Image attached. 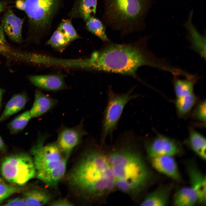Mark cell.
<instances>
[{
    "instance_id": "cell-11",
    "label": "cell",
    "mask_w": 206,
    "mask_h": 206,
    "mask_svg": "<svg viewBox=\"0 0 206 206\" xmlns=\"http://www.w3.org/2000/svg\"><path fill=\"white\" fill-rule=\"evenodd\" d=\"M187 170L190 179V187L195 192L198 202L205 205L206 199V178L195 163L192 161L187 163Z\"/></svg>"
},
{
    "instance_id": "cell-30",
    "label": "cell",
    "mask_w": 206,
    "mask_h": 206,
    "mask_svg": "<svg viewBox=\"0 0 206 206\" xmlns=\"http://www.w3.org/2000/svg\"><path fill=\"white\" fill-rule=\"evenodd\" d=\"M206 101L203 100L199 103L192 113V118L194 120L205 124Z\"/></svg>"
},
{
    "instance_id": "cell-14",
    "label": "cell",
    "mask_w": 206,
    "mask_h": 206,
    "mask_svg": "<svg viewBox=\"0 0 206 206\" xmlns=\"http://www.w3.org/2000/svg\"><path fill=\"white\" fill-rule=\"evenodd\" d=\"M193 11L190 12L187 20L184 23L183 26L186 30L191 48L205 59V36L200 34L192 23Z\"/></svg>"
},
{
    "instance_id": "cell-16",
    "label": "cell",
    "mask_w": 206,
    "mask_h": 206,
    "mask_svg": "<svg viewBox=\"0 0 206 206\" xmlns=\"http://www.w3.org/2000/svg\"><path fill=\"white\" fill-rule=\"evenodd\" d=\"M57 103L56 99L47 96L39 90H36L33 104L29 110L32 118L44 114L54 107Z\"/></svg>"
},
{
    "instance_id": "cell-19",
    "label": "cell",
    "mask_w": 206,
    "mask_h": 206,
    "mask_svg": "<svg viewBox=\"0 0 206 206\" xmlns=\"http://www.w3.org/2000/svg\"><path fill=\"white\" fill-rule=\"evenodd\" d=\"M98 0H77L72 11L73 16L86 21L89 17L95 16Z\"/></svg>"
},
{
    "instance_id": "cell-39",
    "label": "cell",
    "mask_w": 206,
    "mask_h": 206,
    "mask_svg": "<svg viewBox=\"0 0 206 206\" xmlns=\"http://www.w3.org/2000/svg\"><path fill=\"white\" fill-rule=\"evenodd\" d=\"M2 182H2V179H1V178L0 177V183H2Z\"/></svg>"
},
{
    "instance_id": "cell-9",
    "label": "cell",
    "mask_w": 206,
    "mask_h": 206,
    "mask_svg": "<svg viewBox=\"0 0 206 206\" xmlns=\"http://www.w3.org/2000/svg\"><path fill=\"white\" fill-rule=\"evenodd\" d=\"M83 120L73 128L62 127L58 132L56 142L62 152L69 157L75 148L79 144L82 137L87 134L83 128Z\"/></svg>"
},
{
    "instance_id": "cell-21",
    "label": "cell",
    "mask_w": 206,
    "mask_h": 206,
    "mask_svg": "<svg viewBox=\"0 0 206 206\" xmlns=\"http://www.w3.org/2000/svg\"><path fill=\"white\" fill-rule=\"evenodd\" d=\"M173 84L176 98L188 96L194 93L195 85L198 78L197 76L191 78L180 79L174 76Z\"/></svg>"
},
{
    "instance_id": "cell-23",
    "label": "cell",
    "mask_w": 206,
    "mask_h": 206,
    "mask_svg": "<svg viewBox=\"0 0 206 206\" xmlns=\"http://www.w3.org/2000/svg\"><path fill=\"white\" fill-rule=\"evenodd\" d=\"M188 144L192 150L202 159H206V140L201 134L193 129L190 130L188 138Z\"/></svg>"
},
{
    "instance_id": "cell-31",
    "label": "cell",
    "mask_w": 206,
    "mask_h": 206,
    "mask_svg": "<svg viewBox=\"0 0 206 206\" xmlns=\"http://www.w3.org/2000/svg\"><path fill=\"white\" fill-rule=\"evenodd\" d=\"M11 51L7 43L3 26L1 24L0 25V54L6 55Z\"/></svg>"
},
{
    "instance_id": "cell-26",
    "label": "cell",
    "mask_w": 206,
    "mask_h": 206,
    "mask_svg": "<svg viewBox=\"0 0 206 206\" xmlns=\"http://www.w3.org/2000/svg\"><path fill=\"white\" fill-rule=\"evenodd\" d=\"M32 118L29 110L18 115L8 124V128L11 134H14L23 130Z\"/></svg>"
},
{
    "instance_id": "cell-6",
    "label": "cell",
    "mask_w": 206,
    "mask_h": 206,
    "mask_svg": "<svg viewBox=\"0 0 206 206\" xmlns=\"http://www.w3.org/2000/svg\"><path fill=\"white\" fill-rule=\"evenodd\" d=\"M0 171L7 181L23 185L36 175L33 158L27 154L19 153L7 156L2 160Z\"/></svg>"
},
{
    "instance_id": "cell-12",
    "label": "cell",
    "mask_w": 206,
    "mask_h": 206,
    "mask_svg": "<svg viewBox=\"0 0 206 206\" xmlns=\"http://www.w3.org/2000/svg\"><path fill=\"white\" fill-rule=\"evenodd\" d=\"M148 158L152 167L158 172L174 180L180 179L177 165L173 156H162Z\"/></svg>"
},
{
    "instance_id": "cell-20",
    "label": "cell",
    "mask_w": 206,
    "mask_h": 206,
    "mask_svg": "<svg viewBox=\"0 0 206 206\" xmlns=\"http://www.w3.org/2000/svg\"><path fill=\"white\" fill-rule=\"evenodd\" d=\"M23 196L27 206L43 205L49 203L52 198L47 191L37 187L25 191Z\"/></svg>"
},
{
    "instance_id": "cell-32",
    "label": "cell",
    "mask_w": 206,
    "mask_h": 206,
    "mask_svg": "<svg viewBox=\"0 0 206 206\" xmlns=\"http://www.w3.org/2000/svg\"><path fill=\"white\" fill-rule=\"evenodd\" d=\"M3 205L5 206H27L24 198H15L8 200Z\"/></svg>"
},
{
    "instance_id": "cell-38",
    "label": "cell",
    "mask_w": 206,
    "mask_h": 206,
    "mask_svg": "<svg viewBox=\"0 0 206 206\" xmlns=\"http://www.w3.org/2000/svg\"><path fill=\"white\" fill-rule=\"evenodd\" d=\"M1 99H0V108L1 106Z\"/></svg>"
},
{
    "instance_id": "cell-37",
    "label": "cell",
    "mask_w": 206,
    "mask_h": 206,
    "mask_svg": "<svg viewBox=\"0 0 206 206\" xmlns=\"http://www.w3.org/2000/svg\"><path fill=\"white\" fill-rule=\"evenodd\" d=\"M4 90L0 88V99H1L2 96L4 93Z\"/></svg>"
},
{
    "instance_id": "cell-27",
    "label": "cell",
    "mask_w": 206,
    "mask_h": 206,
    "mask_svg": "<svg viewBox=\"0 0 206 206\" xmlns=\"http://www.w3.org/2000/svg\"><path fill=\"white\" fill-rule=\"evenodd\" d=\"M70 42L62 31L58 28L48 41L47 43L55 50L62 52Z\"/></svg>"
},
{
    "instance_id": "cell-3",
    "label": "cell",
    "mask_w": 206,
    "mask_h": 206,
    "mask_svg": "<svg viewBox=\"0 0 206 206\" xmlns=\"http://www.w3.org/2000/svg\"><path fill=\"white\" fill-rule=\"evenodd\" d=\"M108 159L119 190L136 195L144 188L150 177L141 156L130 144L112 152Z\"/></svg>"
},
{
    "instance_id": "cell-33",
    "label": "cell",
    "mask_w": 206,
    "mask_h": 206,
    "mask_svg": "<svg viewBox=\"0 0 206 206\" xmlns=\"http://www.w3.org/2000/svg\"><path fill=\"white\" fill-rule=\"evenodd\" d=\"M50 205L52 206H72L73 204L66 199H59L51 202Z\"/></svg>"
},
{
    "instance_id": "cell-35",
    "label": "cell",
    "mask_w": 206,
    "mask_h": 206,
    "mask_svg": "<svg viewBox=\"0 0 206 206\" xmlns=\"http://www.w3.org/2000/svg\"><path fill=\"white\" fill-rule=\"evenodd\" d=\"M6 149V145L0 136V151H4Z\"/></svg>"
},
{
    "instance_id": "cell-25",
    "label": "cell",
    "mask_w": 206,
    "mask_h": 206,
    "mask_svg": "<svg viewBox=\"0 0 206 206\" xmlns=\"http://www.w3.org/2000/svg\"><path fill=\"white\" fill-rule=\"evenodd\" d=\"M197 97L194 93L185 96L176 98L175 104L179 117H185L190 112L197 102Z\"/></svg>"
},
{
    "instance_id": "cell-34",
    "label": "cell",
    "mask_w": 206,
    "mask_h": 206,
    "mask_svg": "<svg viewBox=\"0 0 206 206\" xmlns=\"http://www.w3.org/2000/svg\"><path fill=\"white\" fill-rule=\"evenodd\" d=\"M15 5L18 9L22 11L25 10V0H17Z\"/></svg>"
},
{
    "instance_id": "cell-13",
    "label": "cell",
    "mask_w": 206,
    "mask_h": 206,
    "mask_svg": "<svg viewBox=\"0 0 206 206\" xmlns=\"http://www.w3.org/2000/svg\"><path fill=\"white\" fill-rule=\"evenodd\" d=\"M2 24L4 32L15 43H20L22 41V28L23 21L17 16L10 9L5 13Z\"/></svg>"
},
{
    "instance_id": "cell-17",
    "label": "cell",
    "mask_w": 206,
    "mask_h": 206,
    "mask_svg": "<svg viewBox=\"0 0 206 206\" xmlns=\"http://www.w3.org/2000/svg\"><path fill=\"white\" fill-rule=\"evenodd\" d=\"M172 188V185H170L160 186L148 195L141 203V205H167L169 203Z\"/></svg>"
},
{
    "instance_id": "cell-4",
    "label": "cell",
    "mask_w": 206,
    "mask_h": 206,
    "mask_svg": "<svg viewBox=\"0 0 206 206\" xmlns=\"http://www.w3.org/2000/svg\"><path fill=\"white\" fill-rule=\"evenodd\" d=\"M154 0H103L102 21L123 37L144 29L145 19Z\"/></svg>"
},
{
    "instance_id": "cell-1",
    "label": "cell",
    "mask_w": 206,
    "mask_h": 206,
    "mask_svg": "<svg viewBox=\"0 0 206 206\" xmlns=\"http://www.w3.org/2000/svg\"><path fill=\"white\" fill-rule=\"evenodd\" d=\"M150 36L146 35L130 43H105L100 49L86 59V70L129 76L140 81L138 69L147 66L170 72L172 65L156 56L147 47Z\"/></svg>"
},
{
    "instance_id": "cell-10",
    "label": "cell",
    "mask_w": 206,
    "mask_h": 206,
    "mask_svg": "<svg viewBox=\"0 0 206 206\" xmlns=\"http://www.w3.org/2000/svg\"><path fill=\"white\" fill-rule=\"evenodd\" d=\"M148 157L162 156H173L178 153L179 147L174 140L158 134L146 144Z\"/></svg>"
},
{
    "instance_id": "cell-18",
    "label": "cell",
    "mask_w": 206,
    "mask_h": 206,
    "mask_svg": "<svg viewBox=\"0 0 206 206\" xmlns=\"http://www.w3.org/2000/svg\"><path fill=\"white\" fill-rule=\"evenodd\" d=\"M28 101L27 94L22 92L13 95L7 102L0 116V122L5 120L25 107Z\"/></svg>"
},
{
    "instance_id": "cell-36",
    "label": "cell",
    "mask_w": 206,
    "mask_h": 206,
    "mask_svg": "<svg viewBox=\"0 0 206 206\" xmlns=\"http://www.w3.org/2000/svg\"><path fill=\"white\" fill-rule=\"evenodd\" d=\"M5 7V3L2 2L0 1V13L3 10Z\"/></svg>"
},
{
    "instance_id": "cell-29",
    "label": "cell",
    "mask_w": 206,
    "mask_h": 206,
    "mask_svg": "<svg viewBox=\"0 0 206 206\" xmlns=\"http://www.w3.org/2000/svg\"><path fill=\"white\" fill-rule=\"evenodd\" d=\"M23 189V187L6 184L3 182L0 183V203L11 195L20 192Z\"/></svg>"
},
{
    "instance_id": "cell-22",
    "label": "cell",
    "mask_w": 206,
    "mask_h": 206,
    "mask_svg": "<svg viewBox=\"0 0 206 206\" xmlns=\"http://www.w3.org/2000/svg\"><path fill=\"white\" fill-rule=\"evenodd\" d=\"M197 202L196 194L190 186L183 187L179 189L173 199V204L177 206H194Z\"/></svg>"
},
{
    "instance_id": "cell-15",
    "label": "cell",
    "mask_w": 206,
    "mask_h": 206,
    "mask_svg": "<svg viewBox=\"0 0 206 206\" xmlns=\"http://www.w3.org/2000/svg\"><path fill=\"white\" fill-rule=\"evenodd\" d=\"M29 79L35 86L46 90L58 91L66 87L64 78L58 75H32Z\"/></svg>"
},
{
    "instance_id": "cell-2",
    "label": "cell",
    "mask_w": 206,
    "mask_h": 206,
    "mask_svg": "<svg viewBox=\"0 0 206 206\" xmlns=\"http://www.w3.org/2000/svg\"><path fill=\"white\" fill-rule=\"evenodd\" d=\"M68 179L71 185L87 199H99L116 187L108 157L94 149L85 153L70 173Z\"/></svg>"
},
{
    "instance_id": "cell-5",
    "label": "cell",
    "mask_w": 206,
    "mask_h": 206,
    "mask_svg": "<svg viewBox=\"0 0 206 206\" xmlns=\"http://www.w3.org/2000/svg\"><path fill=\"white\" fill-rule=\"evenodd\" d=\"M47 137L39 135L31 152L37 178L46 185L55 187L65 174L69 157L62 152L56 143L44 145Z\"/></svg>"
},
{
    "instance_id": "cell-28",
    "label": "cell",
    "mask_w": 206,
    "mask_h": 206,
    "mask_svg": "<svg viewBox=\"0 0 206 206\" xmlns=\"http://www.w3.org/2000/svg\"><path fill=\"white\" fill-rule=\"evenodd\" d=\"M58 28L62 31L70 42L79 37L71 21L69 20L62 21Z\"/></svg>"
},
{
    "instance_id": "cell-24",
    "label": "cell",
    "mask_w": 206,
    "mask_h": 206,
    "mask_svg": "<svg viewBox=\"0 0 206 206\" xmlns=\"http://www.w3.org/2000/svg\"><path fill=\"white\" fill-rule=\"evenodd\" d=\"M86 29L104 43L111 41L107 35L106 26L102 21L95 16H92L86 21Z\"/></svg>"
},
{
    "instance_id": "cell-8",
    "label": "cell",
    "mask_w": 206,
    "mask_h": 206,
    "mask_svg": "<svg viewBox=\"0 0 206 206\" xmlns=\"http://www.w3.org/2000/svg\"><path fill=\"white\" fill-rule=\"evenodd\" d=\"M61 0H25V10L31 24L36 31L49 25Z\"/></svg>"
},
{
    "instance_id": "cell-7",
    "label": "cell",
    "mask_w": 206,
    "mask_h": 206,
    "mask_svg": "<svg viewBox=\"0 0 206 206\" xmlns=\"http://www.w3.org/2000/svg\"><path fill=\"white\" fill-rule=\"evenodd\" d=\"M134 88L126 93L120 94L114 92L110 87L107 91L108 101L104 111L102 121L101 142L103 143L106 138L112 135L116 128L124 108L130 101L138 96L132 94Z\"/></svg>"
}]
</instances>
